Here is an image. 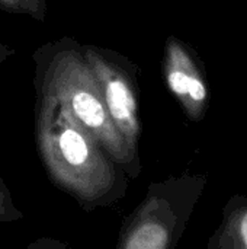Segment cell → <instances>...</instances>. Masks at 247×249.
I'll use <instances>...</instances> for the list:
<instances>
[{"label":"cell","instance_id":"6da1fadb","mask_svg":"<svg viewBox=\"0 0 247 249\" xmlns=\"http://www.w3.org/2000/svg\"><path fill=\"white\" fill-rule=\"evenodd\" d=\"M35 140L51 182L83 209L109 207L125 197L124 169L57 98L42 92H36Z\"/></svg>","mask_w":247,"mask_h":249},{"label":"cell","instance_id":"7a4b0ae2","mask_svg":"<svg viewBox=\"0 0 247 249\" xmlns=\"http://www.w3.org/2000/svg\"><path fill=\"white\" fill-rule=\"evenodd\" d=\"M33 61L35 92L57 98L127 177L137 179L143 171L141 158L128 147L115 128L98 82L83 57L82 44L70 36L45 42L33 53Z\"/></svg>","mask_w":247,"mask_h":249},{"label":"cell","instance_id":"ba28073f","mask_svg":"<svg viewBox=\"0 0 247 249\" xmlns=\"http://www.w3.org/2000/svg\"><path fill=\"white\" fill-rule=\"evenodd\" d=\"M4 197H9V194H7V190L4 188V185H3V182L0 181V220H1V214H9V216H12V214H20L19 212H12V210H4V207L6 206H10L9 203H10V200H6L4 201ZM15 217V216H13Z\"/></svg>","mask_w":247,"mask_h":249},{"label":"cell","instance_id":"9c48e42d","mask_svg":"<svg viewBox=\"0 0 247 249\" xmlns=\"http://www.w3.org/2000/svg\"><path fill=\"white\" fill-rule=\"evenodd\" d=\"M12 54H15V50H13L12 47H9V45L0 42V64H1L4 60H7Z\"/></svg>","mask_w":247,"mask_h":249},{"label":"cell","instance_id":"277c9868","mask_svg":"<svg viewBox=\"0 0 247 249\" xmlns=\"http://www.w3.org/2000/svg\"><path fill=\"white\" fill-rule=\"evenodd\" d=\"M86 58L103 96L108 114L128 147L140 155L143 133L140 118L138 66L124 54L99 45H82Z\"/></svg>","mask_w":247,"mask_h":249},{"label":"cell","instance_id":"8992f818","mask_svg":"<svg viewBox=\"0 0 247 249\" xmlns=\"http://www.w3.org/2000/svg\"><path fill=\"white\" fill-rule=\"evenodd\" d=\"M208 249H247V197L234 194L223 210L220 228L211 236Z\"/></svg>","mask_w":247,"mask_h":249},{"label":"cell","instance_id":"5b68a950","mask_svg":"<svg viewBox=\"0 0 247 249\" xmlns=\"http://www.w3.org/2000/svg\"><path fill=\"white\" fill-rule=\"evenodd\" d=\"M163 79L192 123H199L210 108V85L204 64L195 50L170 35L165 44Z\"/></svg>","mask_w":247,"mask_h":249},{"label":"cell","instance_id":"52a82bcc","mask_svg":"<svg viewBox=\"0 0 247 249\" xmlns=\"http://www.w3.org/2000/svg\"><path fill=\"white\" fill-rule=\"evenodd\" d=\"M0 10L44 22L48 15V4L47 0H0Z\"/></svg>","mask_w":247,"mask_h":249},{"label":"cell","instance_id":"3957f363","mask_svg":"<svg viewBox=\"0 0 247 249\" xmlns=\"http://www.w3.org/2000/svg\"><path fill=\"white\" fill-rule=\"evenodd\" d=\"M205 185V175L189 174L150 184L144 200L124 222L116 248H176Z\"/></svg>","mask_w":247,"mask_h":249}]
</instances>
